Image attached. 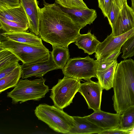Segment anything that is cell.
<instances>
[{
  "instance_id": "cell-28",
  "label": "cell",
  "mask_w": 134,
  "mask_h": 134,
  "mask_svg": "<svg viewBox=\"0 0 134 134\" xmlns=\"http://www.w3.org/2000/svg\"><path fill=\"white\" fill-rule=\"evenodd\" d=\"M112 0H98L99 7L105 17H107Z\"/></svg>"
},
{
  "instance_id": "cell-31",
  "label": "cell",
  "mask_w": 134,
  "mask_h": 134,
  "mask_svg": "<svg viewBox=\"0 0 134 134\" xmlns=\"http://www.w3.org/2000/svg\"><path fill=\"white\" fill-rule=\"evenodd\" d=\"M121 48H119L115 51L104 60H99L102 62H111L117 60L118 57L121 53L120 52Z\"/></svg>"
},
{
  "instance_id": "cell-25",
  "label": "cell",
  "mask_w": 134,
  "mask_h": 134,
  "mask_svg": "<svg viewBox=\"0 0 134 134\" xmlns=\"http://www.w3.org/2000/svg\"><path fill=\"white\" fill-rule=\"evenodd\" d=\"M120 10L115 0H112L107 16L112 31L115 29Z\"/></svg>"
},
{
  "instance_id": "cell-4",
  "label": "cell",
  "mask_w": 134,
  "mask_h": 134,
  "mask_svg": "<svg viewBox=\"0 0 134 134\" xmlns=\"http://www.w3.org/2000/svg\"><path fill=\"white\" fill-rule=\"evenodd\" d=\"M46 80L43 77L32 80L20 79L13 89L7 93V96L12 99L14 104L31 100H39L49 92V87L45 84Z\"/></svg>"
},
{
  "instance_id": "cell-14",
  "label": "cell",
  "mask_w": 134,
  "mask_h": 134,
  "mask_svg": "<svg viewBox=\"0 0 134 134\" xmlns=\"http://www.w3.org/2000/svg\"><path fill=\"white\" fill-rule=\"evenodd\" d=\"M27 16L30 31L39 35L40 8L37 0H20Z\"/></svg>"
},
{
  "instance_id": "cell-1",
  "label": "cell",
  "mask_w": 134,
  "mask_h": 134,
  "mask_svg": "<svg viewBox=\"0 0 134 134\" xmlns=\"http://www.w3.org/2000/svg\"><path fill=\"white\" fill-rule=\"evenodd\" d=\"M40 9L39 36L53 46L68 47L75 42L82 28L57 3L43 0Z\"/></svg>"
},
{
  "instance_id": "cell-16",
  "label": "cell",
  "mask_w": 134,
  "mask_h": 134,
  "mask_svg": "<svg viewBox=\"0 0 134 134\" xmlns=\"http://www.w3.org/2000/svg\"><path fill=\"white\" fill-rule=\"evenodd\" d=\"M1 35L5 40H11L36 46L40 47L44 46L42 43V39L31 32H5Z\"/></svg>"
},
{
  "instance_id": "cell-23",
  "label": "cell",
  "mask_w": 134,
  "mask_h": 134,
  "mask_svg": "<svg viewBox=\"0 0 134 134\" xmlns=\"http://www.w3.org/2000/svg\"><path fill=\"white\" fill-rule=\"evenodd\" d=\"M134 124V106L128 108L121 114L120 128L125 130Z\"/></svg>"
},
{
  "instance_id": "cell-13",
  "label": "cell",
  "mask_w": 134,
  "mask_h": 134,
  "mask_svg": "<svg viewBox=\"0 0 134 134\" xmlns=\"http://www.w3.org/2000/svg\"><path fill=\"white\" fill-rule=\"evenodd\" d=\"M61 7L63 10L70 15L72 20L82 29L87 24H92L97 17L96 11L94 9Z\"/></svg>"
},
{
  "instance_id": "cell-18",
  "label": "cell",
  "mask_w": 134,
  "mask_h": 134,
  "mask_svg": "<svg viewBox=\"0 0 134 134\" xmlns=\"http://www.w3.org/2000/svg\"><path fill=\"white\" fill-rule=\"evenodd\" d=\"M0 18L14 22L29 23L28 18L22 5L14 8L0 6Z\"/></svg>"
},
{
  "instance_id": "cell-7",
  "label": "cell",
  "mask_w": 134,
  "mask_h": 134,
  "mask_svg": "<svg viewBox=\"0 0 134 134\" xmlns=\"http://www.w3.org/2000/svg\"><path fill=\"white\" fill-rule=\"evenodd\" d=\"M98 65L97 60H95L88 55L85 58L70 59L62 70L64 76L87 81L92 77L97 78Z\"/></svg>"
},
{
  "instance_id": "cell-11",
  "label": "cell",
  "mask_w": 134,
  "mask_h": 134,
  "mask_svg": "<svg viewBox=\"0 0 134 134\" xmlns=\"http://www.w3.org/2000/svg\"><path fill=\"white\" fill-rule=\"evenodd\" d=\"M121 114L105 112L100 110L85 117L103 130L120 128Z\"/></svg>"
},
{
  "instance_id": "cell-24",
  "label": "cell",
  "mask_w": 134,
  "mask_h": 134,
  "mask_svg": "<svg viewBox=\"0 0 134 134\" xmlns=\"http://www.w3.org/2000/svg\"><path fill=\"white\" fill-rule=\"evenodd\" d=\"M20 60L12 52L8 50H0V70Z\"/></svg>"
},
{
  "instance_id": "cell-10",
  "label": "cell",
  "mask_w": 134,
  "mask_h": 134,
  "mask_svg": "<svg viewBox=\"0 0 134 134\" xmlns=\"http://www.w3.org/2000/svg\"><path fill=\"white\" fill-rule=\"evenodd\" d=\"M22 79H26L32 76L41 77L48 72L59 69L55 64L50 54L48 60L30 64H23L21 65Z\"/></svg>"
},
{
  "instance_id": "cell-9",
  "label": "cell",
  "mask_w": 134,
  "mask_h": 134,
  "mask_svg": "<svg viewBox=\"0 0 134 134\" xmlns=\"http://www.w3.org/2000/svg\"><path fill=\"white\" fill-rule=\"evenodd\" d=\"M103 90L98 81L90 80L81 83L78 92L84 97L88 108L95 111L100 110Z\"/></svg>"
},
{
  "instance_id": "cell-6",
  "label": "cell",
  "mask_w": 134,
  "mask_h": 134,
  "mask_svg": "<svg viewBox=\"0 0 134 134\" xmlns=\"http://www.w3.org/2000/svg\"><path fill=\"white\" fill-rule=\"evenodd\" d=\"M80 81L66 76L59 79L57 83L51 89L50 97L54 105L63 109L72 103L73 98L78 92L81 83Z\"/></svg>"
},
{
  "instance_id": "cell-8",
  "label": "cell",
  "mask_w": 134,
  "mask_h": 134,
  "mask_svg": "<svg viewBox=\"0 0 134 134\" xmlns=\"http://www.w3.org/2000/svg\"><path fill=\"white\" fill-rule=\"evenodd\" d=\"M134 35V27L121 35L114 36L111 34L99 44L95 55L97 60H104L115 51L121 47L126 41Z\"/></svg>"
},
{
  "instance_id": "cell-33",
  "label": "cell",
  "mask_w": 134,
  "mask_h": 134,
  "mask_svg": "<svg viewBox=\"0 0 134 134\" xmlns=\"http://www.w3.org/2000/svg\"><path fill=\"white\" fill-rule=\"evenodd\" d=\"M125 134V132L120 128H114L102 131L99 134Z\"/></svg>"
},
{
  "instance_id": "cell-30",
  "label": "cell",
  "mask_w": 134,
  "mask_h": 134,
  "mask_svg": "<svg viewBox=\"0 0 134 134\" xmlns=\"http://www.w3.org/2000/svg\"><path fill=\"white\" fill-rule=\"evenodd\" d=\"M20 66L18 62H17L0 70V79L5 77L12 72L17 67Z\"/></svg>"
},
{
  "instance_id": "cell-12",
  "label": "cell",
  "mask_w": 134,
  "mask_h": 134,
  "mask_svg": "<svg viewBox=\"0 0 134 134\" xmlns=\"http://www.w3.org/2000/svg\"><path fill=\"white\" fill-rule=\"evenodd\" d=\"M134 27V11L126 3L120 9L115 29L111 34L114 36H119Z\"/></svg>"
},
{
  "instance_id": "cell-15",
  "label": "cell",
  "mask_w": 134,
  "mask_h": 134,
  "mask_svg": "<svg viewBox=\"0 0 134 134\" xmlns=\"http://www.w3.org/2000/svg\"><path fill=\"white\" fill-rule=\"evenodd\" d=\"M73 117L74 125L68 134H99L103 130L85 116Z\"/></svg>"
},
{
  "instance_id": "cell-19",
  "label": "cell",
  "mask_w": 134,
  "mask_h": 134,
  "mask_svg": "<svg viewBox=\"0 0 134 134\" xmlns=\"http://www.w3.org/2000/svg\"><path fill=\"white\" fill-rule=\"evenodd\" d=\"M118 64L116 60L107 69L102 71H97V78L103 90H108L113 88Z\"/></svg>"
},
{
  "instance_id": "cell-2",
  "label": "cell",
  "mask_w": 134,
  "mask_h": 134,
  "mask_svg": "<svg viewBox=\"0 0 134 134\" xmlns=\"http://www.w3.org/2000/svg\"><path fill=\"white\" fill-rule=\"evenodd\" d=\"M113 88V107L117 113L121 114L134 106V60L129 59L118 64Z\"/></svg>"
},
{
  "instance_id": "cell-26",
  "label": "cell",
  "mask_w": 134,
  "mask_h": 134,
  "mask_svg": "<svg viewBox=\"0 0 134 134\" xmlns=\"http://www.w3.org/2000/svg\"><path fill=\"white\" fill-rule=\"evenodd\" d=\"M121 57L124 59L134 56V35L129 37L122 47Z\"/></svg>"
},
{
  "instance_id": "cell-35",
  "label": "cell",
  "mask_w": 134,
  "mask_h": 134,
  "mask_svg": "<svg viewBox=\"0 0 134 134\" xmlns=\"http://www.w3.org/2000/svg\"><path fill=\"white\" fill-rule=\"evenodd\" d=\"M115 1L120 9L124 4L127 3V0H115Z\"/></svg>"
},
{
  "instance_id": "cell-21",
  "label": "cell",
  "mask_w": 134,
  "mask_h": 134,
  "mask_svg": "<svg viewBox=\"0 0 134 134\" xmlns=\"http://www.w3.org/2000/svg\"><path fill=\"white\" fill-rule=\"evenodd\" d=\"M50 53L54 62L59 68L62 69L69 59L68 47L53 46Z\"/></svg>"
},
{
  "instance_id": "cell-17",
  "label": "cell",
  "mask_w": 134,
  "mask_h": 134,
  "mask_svg": "<svg viewBox=\"0 0 134 134\" xmlns=\"http://www.w3.org/2000/svg\"><path fill=\"white\" fill-rule=\"evenodd\" d=\"M75 44L85 53L91 55L95 53L100 42L96 37L89 31L86 34H80L76 39Z\"/></svg>"
},
{
  "instance_id": "cell-5",
  "label": "cell",
  "mask_w": 134,
  "mask_h": 134,
  "mask_svg": "<svg viewBox=\"0 0 134 134\" xmlns=\"http://www.w3.org/2000/svg\"><path fill=\"white\" fill-rule=\"evenodd\" d=\"M8 50L14 53L23 64H30L49 59V50L44 45L37 47L5 40L0 42V50Z\"/></svg>"
},
{
  "instance_id": "cell-27",
  "label": "cell",
  "mask_w": 134,
  "mask_h": 134,
  "mask_svg": "<svg viewBox=\"0 0 134 134\" xmlns=\"http://www.w3.org/2000/svg\"><path fill=\"white\" fill-rule=\"evenodd\" d=\"M55 1L56 3L65 8H88L83 1L80 0H55Z\"/></svg>"
},
{
  "instance_id": "cell-34",
  "label": "cell",
  "mask_w": 134,
  "mask_h": 134,
  "mask_svg": "<svg viewBox=\"0 0 134 134\" xmlns=\"http://www.w3.org/2000/svg\"><path fill=\"white\" fill-rule=\"evenodd\" d=\"M121 129L125 132V134H134V124L128 129L125 130Z\"/></svg>"
},
{
  "instance_id": "cell-29",
  "label": "cell",
  "mask_w": 134,
  "mask_h": 134,
  "mask_svg": "<svg viewBox=\"0 0 134 134\" xmlns=\"http://www.w3.org/2000/svg\"><path fill=\"white\" fill-rule=\"evenodd\" d=\"M21 5L20 0H0V6L7 8H14Z\"/></svg>"
},
{
  "instance_id": "cell-32",
  "label": "cell",
  "mask_w": 134,
  "mask_h": 134,
  "mask_svg": "<svg viewBox=\"0 0 134 134\" xmlns=\"http://www.w3.org/2000/svg\"><path fill=\"white\" fill-rule=\"evenodd\" d=\"M97 60L98 63L97 71H103L107 69L116 61L111 62H102L99 60Z\"/></svg>"
},
{
  "instance_id": "cell-22",
  "label": "cell",
  "mask_w": 134,
  "mask_h": 134,
  "mask_svg": "<svg viewBox=\"0 0 134 134\" xmlns=\"http://www.w3.org/2000/svg\"><path fill=\"white\" fill-rule=\"evenodd\" d=\"M29 23L14 22L0 18V28L5 32L26 31L29 29Z\"/></svg>"
},
{
  "instance_id": "cell-3",
  "label": "cell",
  "mask_w": 134,
  "mask_h": 134,
  "mask_svg": "<svg viewBox=\"0 0 134 134\" xmlns=\"http://www.w3.org/2000/svg\"><path fill=\"white\" fill-rule=\"evenodd\" d=\"M34 111L38 120L57 132L68 134L74 125L73 117L54 105L40 104Z\"/></svg>"
},
{
  "instance_id": "cell-37",
  "label": "cell",
  "mask_w": 134,
  "mask_h": 134,
  "mask_svg": "<svg viewBox=\"0 0 134 134\" xmlns=\"http://www.w3.org/2000/svg\"><path fill=\"white\" fill-rule=\"evenodd\" d=\"M82 1H83V0H80Z\"/></svg>"
},
{
  "instance_id": "cell-20",
  "label": "cell",
  "mask_w": 134,
  "mask_h": 134,
  "mask_svg": "<svg viewBox=\"0 0 134 134\" xmlns=\"http://www.w3.org/2000/svg\"><path fill=\"white\" fill-rule=\"evenodd\" d=\"M20 66L17 67L7 75L0 79V93L10 88L15 87L22 76Z\"/></svg>"
},
{
  "instance_id": "cell-36",
  "label": "cell",
  "mask_w": 134,
  "mask_h": 134,
  "mask_svg": "<svg viewBox=\"0 0 134 134\" xmlns=\"http://www.w3.org/2000/svg\"><path fill=\"white\" fill-rule=\"evenodd\" d=\"M131 8L134 11V0H131Z\"/></svg>"
}]
</instances>
